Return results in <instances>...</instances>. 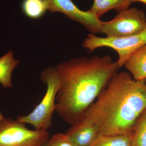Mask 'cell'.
<instances>
[{"instance_id":"obj_8","label":"cell","mask_w":146,"mask_h":146,"mask_svg":"<svg viewBox=\"0 0 146 146\" xmlns=\"http://www.w3.org/2000/svg\"><path fill=\"white\" fill-rule=\"evenodd\" d=\"M66 134L77 146H89L99 135L100 131L93 122L84 118L71 126Z\"/></svg>"},{"instance_id":"obj_16","label":"cell","mask_w":146,"mask_h":146,"mask_svg":"<svg viewBox=\"0 0 146 146\" xmlns=\"http://www.w3.org/2000/svg\"><path fill=\"white\" fill-rule=\"evenodd\" d=\"M133 3L136 2H140L143 3L146 5V0H132Z\"/></svg>"},{"instance_id":"obj_18","label":"cell","mask_w":146,"mask_h":146,"mask_svg":"<svg viewBox=\"0 0 146 146\" xmlns=\"http://www.w3.org/2000/svg\"><path fill=\"white\" fill-rule=\"evenodd\" d=\"M42 146H50L49 145L48 142V141H47L46 143H45L44 145H43Z\"/></svg>"},{"instance_id":"obj_15","label":"cell","mask_w":146,"mask_h":146,"mask_svg":"<svg viewBox=\"0 0 146 146\" xmlns=\"http://www.w3.org/2000/svg\"><path fill=\"white\" fill-rule=\"evenodd\" d=\"M48 142L50 146H77L66 133H56Z\"/></svg>"},{"instance_id":"obj_12","label":"cell","mask_w":146,"mask_h":146,"mask_svg":"<svg viewBox=\"0 0 146 146\" xmlns=\"http://www.w3.org/2000/svg\"><path fill=\"white\" fill-rule=\"evenodd\" d=\"M49 6V0H23L22 9L27 17L36 20L44 15Z\"/></svg>"},{"instance_id":"obj_4","label":"cell","mask_w":146,"mask_h":146,"mask_svg":"<svg viewBox=\"0 0 146 146\" xmlns=\"http://www.w3.org/2000/svg\"><path fill=\"white\" fill-rule=\"evenodd\" d=\"M146 44V28L137 34L119 38L99 37L91 33L84 41L82 46L90 52L103 47L115 50L119 56L117 63L121 68L133 53Z\"/></svg>"},{"instance_id":"obj_7","label":"cell","mask_w":146,"mask_h":146,"mask_svg":"<svg viewBox=\"0 0 146 146\" xmlns=\"http://www.w3.org/2000/svg\"><path fill=\"white\" fill-rule=\"evenodd\" d=\"M49 11L60 12L85 27L92 34L100 33L101 21L89 10L79 9L72 0H49Z\"/></svg>"},{"instance_id":"obj_3","label":"cell","mask_w":146,"mask_h":146,"mask_svg":"<svg viewBox=\"0 0 146 146\" xmlns=\"http://www.w3.org/2000/svg\"><path fill=\"white\" fill-rule=\"evenodd\" d=\"M41 79L46 86L44 98L31 112L18 116L17 120L32 125L36 130H47L52 125L56 96L60 86V78L56 67L49 66L44 69L41 73Z\"/></svg>"},{"instance_id":"obj_5","label":"cell","mask_w":146,"mask_h":146,"mask_svg":"<svg viewBox=\"0 0 146 146\" xmlns=\"http://www.w3.org/2000/svg\"><path fill=\"white\" fill-rule=\"evenodd\" d=\"M26 124L5 118L0 121V146H42L49 140L46 130H31Z\"/></svg>"},{"instance_id":"obj_6","label":"cell","mask_w":146,"mask_h":146,"mask_svg":"<svg viewBox=\"0 0 146 146\" xmlns=\"http://www.w3.org/2000/svg\"><path fill=\"white\" fill-rule=\"evenodd\" d=\"M146 28V16L143 11L136 8L119 12L112 20L101 21L100 33L106 37H125L139 33Z\"/></svg>"},{"instance_id":"obj_2","label":"cell","mask_w":146,"mask_h":146,"mask_svg":"<svg viewBox=\"0 0 146 146\" xmlns=\"http://www.w3.org/2000/svg\"><path fill=\"white\" fill-rule=\"evenodd\" d=\"M146 80H136L129 73L118 72L86 111L100 134L131 133L146 109Z\"/></svg>"},{"instance_id":"obj_13","label":"cell","mask_w":146,"mask_h":146,"mask_svg":"<svg viewBox=\"0 0 146 146\" xmlns=\"http://www.w3.org/2000/svg\"><path fill=\"white\" fill-rule=\"evenodd\" d=\"M131 134L107 135L99 134L89 146H130Z\"/></svg>"},{"instance_id":"obj_10","label":"cell","mask_w":146,"mask_h":146,"mask_svg":"<svg viewBox=\"0 0 146 146\" xmlns=\"http://www.w3.org/2000/svg\"><path fill=\"white\" fill-rule=\"evenodd\" d=\"M19 62V60L14 59L12 51L0 58V84L5 89L13 87L11 76Z\"/></svg>"},{"instance_id":"obj_17","label":"cell","mask_w":146,"mask_h":146,"mask_svg":"<svg viewBox=\"0 0 146 146\" xmlns=\"http://www.w3.org/2000/svg\"><path fill=\"white\" fill-rule=\"evenodd\" d=\"M2 113L1 112V110H0V121H1L4 119H5Z\"/></svg>"},{"instance_id":"obj_9","label":"cell","mask_w":146,"mask_h":146,"mask_svg":"<svg viewBox=\"0 0 146 146\" xmlns=\"http://www.w3.org/2000/svg\"><path fill=\"white\" fill-rule=\"evenodd\" d=\"M124 66L134 79L146 80V44L133 53Z\"/></svg>"},{"instance_id":"obj_1","label":"cell","mask_w":146,"mask_h":146,"mask_svg":"<svg viewBox=\"0 0 146 146\" xmlns=\"http://www.w3.org/2000/svg\"><path fill=\"white\" fill-rule=\"evenodd\" d=\"M55 67L60 80L55 111L71 126L83 119L121 68L109 55L74 58Z\"/></svg>"},{"instance_id":"obj_14","label":"cell","mask_w":146,"mask_h":146,"mask_svg":"<svg viewBox=\"0 0 146 146\" xmlns=\"http://www.w3.org/2000/svg\"><path fill=\"white\" fill-rule=\"evenodd\" d=\"M130 146H146V109L138 118L131 131Z\"/></svg>"},{"instance_id":"obj_11","label":"cell","mask_w":146,"mask_h":146,"mask_svg":"<svg viewBox=\"0 0 146 146\" xmlns=\"http://www.w3.org/2000/svg\"><path fill=\"white\" fill-rule=\"evenodd\" d=\"M132 0H94L89 11L100 18L108 11L115 9L120 12L129 8Z\"/></svg>"}]
</instances>
